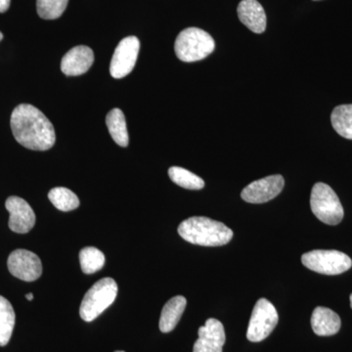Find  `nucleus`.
<instances>
[{
    "instance_id": "1",
    "label": "nucleus",
    "mask_w": 352,
    "mask_h": 352,
    "mask_svg": "<svg viewBox=\"0 0 352 352\" xmlns=\"http://www.w3.org/2000/svg\"><path fill=\"white\" fill-rule=\"evenodd\" d=\"M14 138L25 148L46 151L55 144L54 127L41 111L30 104L14 109L10 120Z\"/></svg>"
},
{
    "instance_id": "2",
    "label": "nucleus",
    "mask_w": 352,
    "mask_h": 352,
    "mask_svg": "<svg viewBox=\"0 0 352 352\" xmlns=\"http://www.w3.org/2000/svg\"><path fill=\"white\" fill-rule=\"evenodd\" d=\"M178 233L187 242L205 247L224 245L233 238V231L226 224L204 217L185 219L178 226Z\"/></svg>"
},
{
    "instance_id": "3",
    "label": "nucleus",
    "mask_w": 352,
    "mask_h": 352,
    "mask_svg": "<svg viewBox=\"0 0 352 352\" xmlns=\"http://www.w3.org/2000/svg\"><path fill=\"white\" fill-rule=\"evenodd\" d=\"M215 43L210 34L199 28L183 30L175 43L178 59L187 63L200 61L214 52Z\"/></svg>"
},
{
    "instance_id": "4",
    "label": "nucleus",
    "mask_w": 352,
    "mask_h": 352,
    "mask_svg": "<svg viewBox=\"0 0 352 352\" xmlns=\"http://www.w3.org/2000/svg\"><path fill=\"white\" fill-rule=\"evenodd\" d=\"M117 295L118 285L113 278L99 280L88 289L83 298L80 308V315L82 320L94 321L115 302Z\"/></svg>"
},
{
    "instance_id": "5",
    "label": "nucleus",
    "mask_w": 352,
    "mask_h": 352,
    "mask_svg": "<svg viewBox=\"0 0 352 352\" xmlns=\"http://www.w3.org/2000/svg\"><path fill=\"white\" fill-rule=\"evenodd\" d=\"M310 207L315 217L329 226H337L344 219V208L335 191L325 183L314 185Z\"/></svg>"
},
{
    "instance_id": "6",
    "label": "nucleus",
    "mask_w": 352,
    "mask_h": 352,
    "mask_svg": "<svg viewBox=\"0 0 352 352\" xmlns=\"http://www.w3.org/2000/svg\"><path fill=\"white\" fill-rule=\"evenodd\" d=\"M302 263L308 270L324 275H339L351 270L349 256L339 251L314 250L302 254Z\"/></svg>"
},
{
    "instance_id": "7",
    "label": "nucleus",
    "mask_w": 352,
    "mask_h": 352,
    "mask_svg": "<svg viewBox=\"0 0 352 352\" xmlns=\"http://www.w3.org/2000/svg\"><path fill=\"white\" fill-rule=\"evenodd\" d=\"M278 321L279 316L274 305L266 298H261L252 310L248 327L247 339L252 342L265 340L276 327Z\"/></svg>"
},
{
    "instance_id": "8",
    "label": "nucleus",
    "mask_w": 352,
    "mask_h": 352,
    "mask_svg": "<svg viewBox=\"0 0 352 352\" xmlns=\"http://www.w3.org/2000/svg\"><path fill=\"white\" fill-rule=\"evenodd\" d=\"M140 50V41L136 36H127L122 39L113 52L110 65L111 76L122 78L131 73Z\"/></svg>"
},
{
    "instance_id": "9",
    "label": "nucleus",
    "mask_w": 352,
    "mask_h": 352,
    "mask_svg": "<svg viewBox=\"0 0 352 352\" xmlns=\"http://www.w3.org/2000/svg\"><path fill=\"white\" fill-rule=\"evenodd\" d=\"M7 265L14 277L25 282L36 281L43 273L41 258L27 250H16L11 252Z\"/></svg>"
},
{
    "instance_id": "10",
    "label": "nucleus",
    "mask_w": 352,
    "mask_h": 352,
    "mask_svg": "<svg viewBox=\"0 0 352 352\" xmlns=\"http://www.w3.org/2000/svg\"><path fill=\"white\" fill-rule=\"evenodd\" d=\"M283 176L270 175L248 185L241 197L247 203L263 204L276 198L284 188Z\"/></svg>"
},
{
    "instance_id": "11",
    "label": "nucleus",
    "mask_w": 352,
    "mask_h": 352,
    "mask_svg": "<svg viewBox=\"0 0 352 352\" xmlns=\"http://www.w3.org/2000/svg\"><path fill=\"white\" fill-rule=\"evenodd\" d=\"M6 207L10 214L9 228L15 233L30 232L36 224V214L31 206L20 197L11 196L6 200Z\"/></svg>"
},
{
    "instance_id": "12",
    "label": "nucleus",
    "mask_w": 352,
    "mask_h": 352,
    "mask_svg": "<svg viewBox=\"0 0 352 352\" xmlns=\"http://www.w3.org/2000/svg\"><path fill=\"white\" fill-rule=\"evenodd\" d=\"M198 335L193 352H222L226 337L221 322L214 318L208 319L205 326L199 329Z\"/></svg>"
},
{
    "instance_id": "13",
    "label": "nucleus",
    "mask_w": 352,
    "mask_h": 352,
    "mask_svg": "<svg viewBox=\"0 0 352 352\" xmlns=\"http://www.w3.org/2000/svg\"><path fill=\"white\" fill-rule=\"evenodd\" d=\"M94 62V53L91 48L78 45L72 48L61 61V69L65 75L76 76L87 73Z\"/></svg>"
},
{
    "instance_id": "14",
    "label": "nucleus",
    "mask_w": 352,
    "mask_h": 352,
    "mask_svg": "<svg viewBox=\"0 0 352 352\" xmlns=\"http://www.w3.org/2000/svg\"><path fill=\"white\" fill-rule=\"evenodd\" d=\"M238 17L252 32L263 34L266 29V14L256 0H243L238 6Z\"/></svg>"
},
{
    "instance_id": "15",
    "label": "nucleus",
    "mask_w": 352,
    "mask_h": 352,
    "mask_svg": "<svg viewBox=\"0 0 352 352\" xmlns=\"http://www.w3.org/2000/svg\"><path fill=\"white\" fill-rule=\"evenodd\" d=\"M340 318L339 315L327 307L315 308L311 316V326L314 332L321 337H329L339 333Z\"/></svg>"
},
{
    "instance_id": "16",
    "label": "nucleus",
    "mask_w": 352,
    "mask_h": 352,
    "mask_svg": "<svg viewBox=\"0 0 352 352\" xmlns=\"http://www.w3.org/2000/svg\"><path fill=\"white\" fill-rule=\"evenodd\" d=\"M186 305V298L182 296H176L164 305L159 324L160 330L162 332L170 333L175 330L176 325L182 318Z\"/></svg>"
},
{
    "instance_id": "17",
    "label": "nucleus",
    "mask_w": 352,
    "mask_h": 352,
    "mask_svg": "<svg viewBox=\"0 0 352 352\" xmlns=\"http://www.w3.org/2000/svg\"><path fill=\"white\" fill-rule=\"evenodd\" d=\"M106 124L113 140L120 147L129 145V138L127 132L126 118L120 109L110 111L106 118Z\"/></svg>"
},
{
    "instance_id": "18",
    "label": "nucleus",
    "mask_w": 352,
    "mask_h": 352,
    "mask_svg": "<svg viewBox=\"0 0 352 352\" xmlns=\"http://www.w3.org/2000/svg\"><path fill=\"white\" fill-rule=\"evenodd\" d=\"M15 311L8 300L0 296V346H6L15 327Z\"/></svg>"
},
{
    "instance_id": "19",
    "label": "nucleus",
    "mask_w": 352,
    "mask_h": 352,
    "mask_svg": "<svg viewBox=\"0 0 352 352\" xmlns=\"http://www.w3.org/2000/svg\"><path fill=\"white\" fill-rule=\"evenodd\" d=\"M331 122L333 129L340 136L352 140V104L338 106L333 109Z\"/></svg>"
},
{
    "instance_id": "20",
    "label": "nucleus",
    "mask_w": 352,
    "mask_h": 352,
    "mask_svg": "<svg viewBox=\"0 0 352 352\" xmlns=\"http://www.w3.org/2000/svg\"><path fill=\"white\" fill-rule=\"evenodd\" d=\"M48 199L55 208L62 212H69L80 207V200L73 191L65 187L50 190Z\"/></svg>"
},
{
    "instance_id": "21",
    "label": "nucleus",
    "mask_w": 352,
    "mask_h": 352,
    "mask_svg": "<svg viewBox=\"0 0 352 352\" xmlns=\"http://www.w3.org/2000/svg\"><path fill=\"white\" fill-rule=\"evenodd\" d=\"M170 178L182 188L189 190H201L205 187V182L191 171L180 168V166H173L168 170Z\"/></svg>"
},
{
    "instance_id": "22",
    "label": "nucleus",
    "mask_w": 352,
    "mask_h": 352,
    "mask_svg": "<svg viewBox=\"0 0 352 352\" xmlns=\"http://www.w3.org/2000/svg\"><path fill=\"white\" fill-rule=\"evenodd\" d=\"M80 263L85 274H92L103 268L105 256L94 247H87L80 252Z\"/></svg>"
},
{
    "instance_id": "23",
    "label": "nucleus",
    "mask_w": 352,
    "mask_h": 352,
    "mask_svg": "<svg viewBox=\"0 0 352 352\" xmlns=\"http://www.w3.org/2000/svg\"><path fill=\"white\" fill-rule=\"evenodd\" d=\"M69 0H38L36 9L39 17L44 20H54L61 17L68 6Z\"/></svg>"
},
{
    "instance_id": "24",
    "label": "nucleus",
    "mask_w": 352,
    "mask_h": 352,
    "mask_svg": "<svg viewBox=\"0 0 352 352\" xmlns=\"http://www.w3.org/2000/svg\"><path fill=\"white\" fill-rule=\"evenodd\" d=\"M10 6V0H0V13L6 12Z\"/></svg>"
},
{
    "instance_id": "25",
    "label": "nucleus",
    "mask_w": 352,
    "mask_h": 352,
    "mask_svg": "<svg viewBox=\"0 0 352 352\" xmlns=\"http://www.w3.org/2000/svg\"><path fill=\"white\" fill-rule=\"evenodd\" d=\"M25 298H27L28 300H34V295H32V293L27 294V295H25Z\"/></svg>"
},
{
    "instance_id": "26",
    "label": "nucleus",
    "mask_w": 352,
    "mask_h": 352,
    "mask_svg": "<svg viewBox=\"0 0 352 352\" xmlns=\"http://www.w3.org/2000/svg\"><path fill=\"white\" fill-rule=\"evenodd\" d=\"M2 38H3V34H2V32H0V41H2Z\"/></svg>"
},
{
    "instance_id": "27",
    "label": "nucleus",
    "mask_w": 352,
    "mask_h": 352,
    "mask_svg": "<svg viewBox=\"0 0 352 352\" xmlns=\"http://www.w3.org/2000/svg\"><path fill=\"white\" fill-rule=\"evenodd\" d=\"M351 307L352 308V294L351 295Z\"/></svg>"
},
{
    "instance_id": "28",
    "label": "nucleus",
    "mask_w": 352,
    "mask_h": 352,
    "mask_svg": "<svg viewBox=\"0 0 352 352\" xmlns=\"http://www.w3.org/2000/svg\"><path fill=\"white\" fill-rule=\"evenodd\" d=\"M115 352H124V351H115Z\"/></svg>"
}]
</instances>
